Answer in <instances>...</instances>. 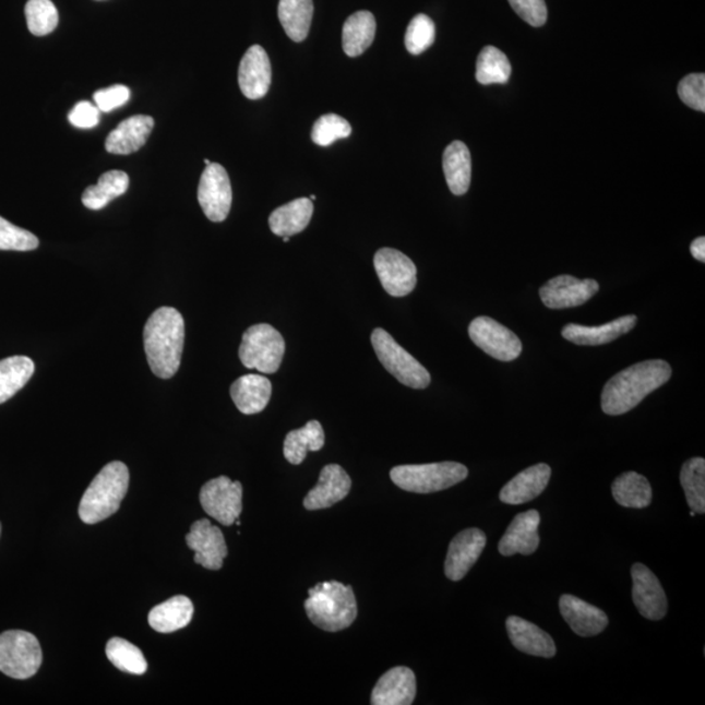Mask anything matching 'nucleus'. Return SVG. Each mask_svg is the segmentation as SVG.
<instances>
[{
  "mask_svg": "<svg viewBox=\"0 0 705 705\" xmlns=\"http://www.w3.org/2000/svg\"><path fill=\"white\" fill-rule=\"evenodd\" d=\"M671 378V368L662 359H649L618 372L605 384L601 407L608 416H621L633 410L652 392L662 387Z\"/></svg>",
  "mask_w": 705,
  "mask_h": 705,
  "instance_id": "1",
  "label": "nucleus"
},
{
  "mask_svg": "<svg viewBox=\"0 0 705 705\" xmlns=\"http://www.w3.org/2000/svg\"><path fill=\"white\" fill-rule=\"evenodd\" d=\"M183 347L181 312L172 308L153 312L144 327V349L153 374L162 379L175 377L181 366Z\"/></svg>",
  "mask_w": 705,
  "mask_h": 705,
  "instance_id": "2",
  "label": "nucleus"
},
{
  "mask_svg": "<svg viewBox=\"0 0 705 705\" xmlns=\"http://www.w3.org/2000/svg\"><path fill=\"white\" fill-rule=\"evenodd\" d=\"M304 609L315 626L330 633L350 628L358 614L355 592L350 585L338 582L319 583L310 588Z\"/></svg>",
  "mask_w": 705,
  "mask_h": 705,
  "instance_id": "3",
  "label": "nucleus"
},
{
  "mask_svg": "<svg viewBox=\"0 0 705 705\" xmlns=\"http://www.w3.org/2000/svg\"><path fill=\"white\" fill-rule=\"evenodd\" d=\"M130 485L129 468L112 462L95 477L79 505V516L85 524H97L116 514L121 507Z\"/></svg>",
  "mask_w": 705,
  "mask_h": 705,
  "instance_id": "4",
  "label": "nucleus"
},
{
  "mask_svg": "<svg viewBox=\"0 0 705 705\" xmlns=\"http://www.w3.org/2000/svg\"><path fill=\"white\" fill-rule=\"evenodd\" d=\"M467 477L468 468L455 462L401 465L391 470V480L396 487L417 494L450 489Z\"/></svg>",
  "mask_w": 705,
  "mask_h": 705,
  "instance_id": "5",
  "label": "nucleus"
},
{
  "mask_svg": "<svg viewBox=\"0 0 705 705\" xmlns=\"http://www.w3.org/2000/svg\"><path fill=\"white\" fill-rule=\"evenodd\" d=\"M371 344L383 368L398 382L415 390L428 389L431 383L429 371L417 359L395 342L387 331H372Z\"/></svg>",
  "mask_w": 705,
  "mask_h": 705,
  "instance_id": "6",
  "label": "nucleus"
},
{
  "mask_svg": "<svg viewBox=\"0 0 705 705\" xmlns=\"http://www.w3.org/2000/svg\"><path fill=\"white\" fill-rule=\"evenodd\" d=\"M284 355V337L272 325L255 324L244 332L239 347V359L244 368L275 374L280 369Z\"/></svg>",
  "mask_w": 705,
  "mask_h": 705,
  "instance_id": "7",
  "label": "nucleus"
},
{
  "mask_svg": "<svg viewBox=\"0 0 705 705\" xmlns=\"http://www.w3.org/2000/svg\"><path fill=\"white\" fill-rule=\"evenodd\" d=\"M43 664L41 645L26 631L11 630L0 635V671L15 680H28Z\"/></svg>",
  "mask_w": 705,
  "mask_h": 705,
  "instance_id": "8",
  "label": "nucleus"
},
{
  "mask_svg": "<svg viewBox=\"0 0 705 705\" xmlns=\"http://www.w3.org/2000/svg\"><path fill=\"white\" fill-rule=\"evenodd\" d=\"M469 337L478 348L498 361H514L523 351L521 338L489 316H478L470 323Z\"/></svg>",
  "mask_w": 705,
  "mask_h": 705,
  "instance_id": "9",
  "label": "nucleus"
},
{
  "mask_svg": "<svg viewBox=\"0 0 705 705\" xmlns=\"http://www.w3.org/2000/svg\"><path fill=\"white\" fill-rule=\"evenodd\" d=\"M242 483L222 476L213 478L201 491L202 507L218 523L230 527L242 512Z\"/></svg>",
  "mask_w": 705,
  "mask_h": 705,
  "instance_id": "10",
  "label": "nucleus"
},
{
  "mask_svg": "<svg viewBox=\"0 0 705 705\" xmlns=\"http://www.w3.org/2000/svg\"><path fill=\"white\" fill-rule=\"evenodd\" d=\"M379 280L390 296L401 298L410 295L417 285V267L402 251L384 248L374 256Z\"/></svg>",
  "mask_w": 705,
  "mask_h": 705,
  "instance_id": "11",
  "label": "nucleus"
},
{
  "mask_svg": "<svg viewBox=\"0 0 705 705\" xmlns=\"http://www.w3.org/2000/svg\"><path fill=\"white\" fill-rule=\"evenodd\" d=\"M198 201L211 222H225L231 208L232 191L224 166L211 164L205 168L199 183Z\"/></svg>",
  "mask_w": 705,
  "mask_h": 705,
  "instance_id": "12",
  "label": "nucleus"
},
{
  "mask_svg": "<svg viewBox=\"0 0 705 705\" xmlns=\"http://www.w3.org/2000/svg\"><path fill=\"white\" fill-rule=\"evenodd\" d=\"M600 285L592 278L578 280L570 275L551 278L540 289L541 301L549 309L562 310L577 308L594 298Z\"/></svg>",
  "mask_w": 705,
  "mask_h": 705,
  "instance_id": "13",
  "label": "nucleus"
},
{
  "mask_svg": "<svg viewBox=\"0 0 705 705\" xmlns=\"http://www.w3.org/2000/svg\"><path fill=\"white\" fill-rule=\"evenodd\" d=\"M633 576V600L635 607L649 621H660L668 613V598L657 576L647 565L635 563Z\"/></svg>",
  "mask_w": 705,
  "mask_h": 705,
  "instance_id": "14",
  "label": "nucleus"
},
{
  "mask_svg": "<svg viewBox=\"0 0 705 705\" xmlns=\"http://www.w3.org/2000/svg\"><path fill=\"white\" fill-rule=\"evenodd\" d=\"M485 547L487 535L481 529L461 531L450 543L444 564L445 576L452 582H461L481 557Z\"/></svg>",
  "mask_w": 705,
  "mask_h": 705,
  "instance_id": "15",
  "label": "nucleus"
},
{
  "mask_svg": "<svg viewBox=\"0 0 705 705\" xmlns=\"http://www.w3.org/2000/svg\"><path fill=\"white\" fill-rule=\"evenodd\" d=\"M186 542L195 551V562L204 569L217 571L223 567L224 560L228 557V547L222 529L212 525L207 518L191 525Z\"/></svg>",
  "mask_w": 705,
  "mask_h": 705,
  "instance_id": "16",
  "label": "nucleus"
},
{
  "mask_svg": "<svg viewBox=\"0 0 705 705\" xmlns=\"http://www.w3.org/2000/svg\"><path fill=\"white\" fill-rule=\"evenodd\" d=\"M540 523V512L536 510L515 516L502 540L499 541V553L504 557L534 554L540 547V535H538Z\"/></svg>",
  "mask_w": 705,
  "mask_h": 705,
  "instance_id": "17",
  "label": "nucleus"
},
{
  "mask_svg": "<svg viewBox=\"0 0 705 705\" xmlns=\"http://www.w3.org/2000/svg\"><path fill=\"white\" fill-rule=\"evenodd\" d=\"M272 82V69L267 55L261 45L246 51L238 70V83L244 97L261 99L267 95Z\"/></svg>",
  "mask_w": 705,
  "mask_h": 705,
  "instance_id": "18",
  "label": "nucleus"
},
{
  "mask_svg": "<svg viewBox=\"0 0 705 705\" xmlns=\"http://www.w3.org/2000/svg\"><path fill=\"white\" fill-rule=\"evenodd\" d=\"M351 489V480L340 465L330 464L321 471L314 489L303 499L306 510L316 511L332 507L347 498Z\"/></svg>",
  "mask_w": 705,
  "mask_h": 705,
  "instance_id": "19",
  "label": "nucleus"
},
{
  "mask_svg": "<svg viewBox=\"0 0 705 705\" xmlns=\"http://www.w3.org/2000/svg\"><path fill=\"white\" fill-rule=\"evenodd\" d=\"M417 682L414 671L397 667L381 677L372 690V705H409L415 702Z\"/></svg>",
  "mask_w": 705,
  "mask_h": 705,
  "instance_id": "20",
  "label": "nucleus"
},
{
  "mask_svg": "<svg viewBox=\"0 0 705 705\" xmlns=\"http://www.w3.org/2000/svg\"><path fill=\"white\" fill-rule=\"evenodd\" d=\"M560 609L571 630L582 637L601 634L609 624L605 611L572 595L561 597Z\"/></svg>",
  "mask_w": 705,
  "mask_h": 705,
  "instance_id": "21",
  "label": "nucleus"
},
{
  "mask_svg": "<svg viewBox=\"0 0 705 705\" xmlns=\"http://www.w3.org/2000/svg\"><path fill=\"white\" fill-rule=\"evenodd\" d=\"M505 629H507L512 645L523 654L545 658L557 655L553 637L536 624L525 621L521 617L511 616L505 621Z\"/></svg>",
  "mask_w": 705,
  "mask_h": 705,
  "instance_id": "22",
  "label": "nucleus"
},
{
  "mask_svg": "<svg viewBox=\"0 0 705 705\" xmlns=\"http://www.w3.org/2000/svg\"><path fill=\"white\" fill-rule=\"evenodd\" d=\"M155 128V119L148 116H134L124 119L106 138L105 148L112 155H131L142 150Z\"/></svg>",
  "mask_w": 705,
  "mask_h": 705,
  "instance_id": "23",
  "label": "nucleus"
},
{
  "mask_svg": "<svg viewBox=\"0 0 705 705\" xmlns=\"http://www.w3.org/2000/svg\"><path fill=\"white\" fill-rule=\"evenodd\" d=\"M551 468L548 464H537L529 467L505 483L501 490V501L505 504H523L534 501L548 488Z\"/></svg>",
  "mask_w": 705,
  "mask_h": 705,
  "instance_id": "24",
  "label": "nucleus"
},
{
  "mask_svg": "<svg viewBox=\"0 0 705 705\" xmlns=\"http://www.w3.org/2000/svg\"><path fill=\"white\" fill-rule=\"evenodd\" d=\"M637 323L636 315H626L616 319V321L598 325V327H587L581 324H567L562 331L565 340L585 347H597V345L609 344L617 340L618 337L628 335L631 330L635 328Z\"/></svg>",
  "mask_w": 705,
  "mask_h": 705,
  "instance_id": "25",
  "label": "nucleus"
},
{
  "mask_svg": "<svg viewBox=\"0 0 705 705\" xmlns=\"http://www.w3.org/2000/svg\"><path fill=\"white\" fill-rule=\"evenodd\" d=\"M230 396L241 414L258 415L267 408L272 396V383L263 375H243L231 384Z\"/></svg>",
  "mask_w": 705,
  "mask_h": 705,
  "instance_id": "26",
  "label": "nucleus"
},
{
  "mask_svg": "<svg viewBox=\"0 0 705 705\" xmlns=\"http://www.w3.org/2000/svg\"><path fill=\"white\" fill-rule=\"evenodd\" d=\"M314 213L310 198H299L271 213L270 228L278 237H291L308 228Z\"/></svg>",
  "mask_w": 705,
  "mask_h": 705,
  "instance_id": "27",
  "label": "nucleus"
},
{
  "mask_svg": "<svg viewBox=\"0 0 705 705\" xmlns=\"http://www.w3.org/2000/svg\"><path fill=\"white\" fill-rule=\"evenodd\" d=\"M443 171L452 194H467L471 181V157L463 142H452L443 153Z\"/></svg>",
  "mask_w": 705,
  "mask_h": 705,
  "instance_id": "28",
  "label": "nucleus"
},
{
  "mask_svg": "<svg viewBox=\"0 0 705 705\" xmlns=\"http://www.w3.org/2000/svg\"><path fill=\"white\" fill-rule=\"evenodd\" d=\"M194 617V604L186 596H176L152 609L148 621L157 633L170 634L184 629Z\"/></svg>",
  "mask_w": 705,
  "mask_h": 705,
  "instance_id": "29",
  "label": "nucleus"
},
{
  "mask_svg": "<svg viewBox=\"0 0 705 705\" xmlns=\"http://www.w3.org/2000/svg\"><path fill=\"white\" fill-rule=\"evenodd\" d=\"M377 22L374 15L369 11L352 13L344 24L343 49L345 55L351 58L363 55L374 41Z\"/></svg>",
  "mask_w": 705,
  "mask_h": 705,
  "instance_id": "30",
  "label": "nucleus"
},
{
  "mask_svg": "<svg viewBox=\"0 0 705 705\" xmlns=\"http://www.w3.org/2000/svg\"><path fill=\"white\" fill-rule=\"evenodd\" d=\"M130 178L128 172L122 170H110L99 177L96 186H89L84 191L82 202L86 208L99 211L106 207L115 199L126 194L129 190Z\"/></svg>",
  "mask_w": 705,
  "mask_h": 705,
  "instance_id": "31",
  "label": "nucleus"
},
{
  "mask_svg": "<svg viewBox=\"0 0 705 705\" xmlns=\"http://www.w3.org/2000/svg\"><path fill=\"white\" fill-rule=\"evenodd\" d=\"M314 3L312 0H280L278 2V20L286 35L295 43L304 41L309 35Z\"/></svg>",
  "mask_w": 705,
  "mask_h": 705,
  "instance_id": "32",
  "label": "nucleus"
},
{
  "mask_svg": "<svg viewBox=\"0 0 705 705\" xmlns=\"http://www.w3.org/2000/svg\"><path fill=\"white\" fill-rule=\"evenodd\" d=\"M324 442L321 422L310 421L302 429L292 430L286 435L284 456L292 465L302 464L308 452L322 450Z\"/></svg>",
  "mask_w": 705,
  "mask_h": 705,
  "instance_id": "33",
  "label": "nucleus"
},
{
  "mask_svg": "<svg viewBox=\"0 0 705 705\" xmlns=\"http://www.w3.org/2000/svg\"><path fill=\"white\" fill-rule=\"evenodd\" d=\"M35 362L29 357L15 356L0 361V404L9 402L23 390L35 374Z\"/></svg>",
  "mask_w": 705,
  "mask_h": 705,
  "instance_id": "34",
  "label": "nucleus"
},
{
  "mask_svg": "<svg viewBox=\"0 0 705 705\" xmlns=\"http://www.w3.org/2000/svg\"><path fill=\"white\" fill-rule=\"evenodd\" d=\"M611 493L616 502L626 509H647L652 502L650 483L636 471H628L618 477L611 487Z\"/></svg>",
  "mask_w": 705,
  "mask_h": 705,
  "instance_id": "35",
  "label": "nucleus"
},
{
  "mask_svg": "<svg viewBox=\"0 0 705 705\" xmlns=\"http://www.w3.org/2000/svg\"><path fill=\"white\" fill-rule=\"evenodd\" d=\"M511 63L503 51L487 46L478 56L476 79L482 85L505 84L511 76Z\"/></svg>",
  "mask_w": 705,
  "mask_h": 705,
  "instance_id": "36",
  "label": "nucleus"
},
{
  "mask_svg": "<svg viewBox=\"0 0 705 705\" xmlns=\"http://www.w3.org/2000/svg\"><path fill=\"white\" fill-rule=\"evenodd\" d=\"M681 485L686 494L690 509L696 514L705 512V461L703 457L690 458L681 470Z\"/></svg>",
  "mask_w": 705,
  "mask_h": 705,
  "instance_id": "37",
  "label": "nucleus"
},
{
  "mask_svg": "<svg viewBox=\"0 0 705 705\" xmlns=\"http://www.w3.org/2000/svg\"><path fill=\"white\" fill-rule=\"evenodd\" d=\"M106 656L116 668L126 673L142 676L148 669L142 650L122 637L110 638L106 645Z\"/></svg>",
  "mask_w": 705,
  "mask_h": 705,
  "instance_id": "38",
  "label": "nucleus"
},
{
  "mask_svg": "<svg viewBox=\"0 0 705 705\" xmlns=\"http://www.w3.org/2000/svg\"><path fill=\"white\" fill-rule=\"evenodd\" d=\"M25 17L29 32L37 37L50 35L59 23L58 10L51 0H29L25 5Z\"/></svg>",
  "mask_w": 705,
  "mask_h": 705,
  "instance_id": "39",
  "label": "nucleus"
},
{
  "mask_svg": "<svg viewBox=\"0 0 705 705\" xmlns=\"http://www.w3.org/2000/svg\"><path fill=\"white\" fill-rule=\"evenodd\" d=\"M435 41V24L429 16L416 15L405 33V48L414 56H420Z\"/></svg>",
  "mask_w": 705,
  "mask_h": 705,
  "instance_id": "40",
  "label": "nucleus"
},
{
  "mask_svg": "<svg viewBox=\"0 0 705 705\" xmlns=\"http://www.w3.org/2000/svg\"><path fill=\"white\" fill-rule=\"evenodd\" d=\"M351 134V126L340 116L325 115L318 119L311 131V139L318 145L328 146L338 139H347Z\"/></svg>",
  "mask_w": 705,
  "mask_h": 705,
  "instance_id": "41",
  "label": "nucleus"
},
{
  "mask_svg": "<svg viewBox=\"0 0 705 705\" xmlns=\"http://www.w3.org/2000/svg\"><path fill=\"white\" fill-rule=\"evenodd\" d=\"M39 246L38 238L33 232L0 217V250L33 251Z\"/></svg>",
  "mask_w": 705,
  "mask_h": 705,
  "instance_id": "42",
  "label": "nucleus"
},
{
  "mask_svg": "<svg viewBox=\"0 0 705 705\" xmlns=\"http://www.w3.org/2000/svg\"><path fill=\"white\" fill-rule=\"evenodd\" d=\"M678 96L689 108L705 111V75L704 73H691L682 79L678 85Z\"/></svg>",
  "mask_w": 705,
  "mask_h": 705,
  "instance_id": "43",
  "label": "nucleus"
},
{
  "mask_svg": "<svg viewBox=\"0 0 705 705\" xmlns=\"http://www.w3.org/2000/svg\"><path fill=\"white\" fill-rule=\"evenodd\" d=\"M509 2L525 23L536 28L547 24L548 9L545 0H509Z\"/></svg>",
  "mask_w": 705,
  "mask_h": 705,
  "instance_id": "44",
  "label": "nucleus"
},
{
  "mask_svg": "<svg viewBox=\"0 0 705 705\" xmlns=\"http://www.w3.org/2000/svg\"><path fill=\"white\" fill-rule=\"evenodd\" d=\"M131 92L126 85H112L110 88L97 91L93 95L97 108L104 112L112 111L129 103Z\"/></svg>",
  "mask_w": 705,
  "mask_h": 705,
  "instance_id": "45",
  "label": "nucleus"
},
{
  "mask_svg": "<svg viewBox=\"0 0 705 705\" xmlns=\"http://www.w3.org/2000/svg\"><path fill=\"white\" fill-rule=\"evenodd\" d=\"M99 119H101V110L97 108L96 104L89 101L76 104L69 115L70 123L84 130L96 128Z\"/></svg>",
  "mask_w": 705,
  "mask_h": 705,
  "instance_id": "46",
  "label": "nucleus"
},
{
  "mask_svg": "<svg viewBox=\"0 0 705 705\" xmlns=\"http://www.w3.org/2000/svg\"><path fill=\"white\" fill-rule=\"evenodd\" d=\"M691 254L696 259V261H700L702 263L705 262V238L700 237L696 238L693 243H691Z\"/></svg>",
  "mask_w": 705,
  "mask_h": 705,
  "instance_id": "47",
  "label": "nucleus"
},
{
  "mask_svg": "<svg viewBox=\"0 0 705 705\" xmlns=\"http://www.w3.org/2000/svg\"><path fill=\"white\" fill-rule=\"evenodd\" d=\"M204 164H205V166H208V165H211L212 163L210 162V159L205 158V159H204Z\"/></svg>",
  "mask_w": 705,
  "mask_h": 705,
  "instance_id": "48",
  "label": "nucleus"
},
{
  "mask_svg": "<svg viewBox=\"0 0 705 705\" xmlns=\"http://www.w3.org/2000/svg\"><path fill=\"white\" fill-rule=\"evenodd\" d=\"M289 239H290V237H283V241H284L285 243H286V242H289Z\"/></svg>",
  "mask_w": 705,
  "mask_h": 705,
  "instance_id": "49",
  "label": "nucleus"
},
{
  "mask_svg": "<svg viewBox=\"0 0 705 705\" xmlns=\"http://www.w3.org/2000/svg\"><path fill=\"white\" fill-rule=\"evenodd\" d=\"M310 201H311V202H315V201H316V196H315V195H311Z\"/></svg>",
  "mask_w": 705,
  "mask_h": 705,
  "instance_id": "50",
  "label": "nucleus"
},
{
  "mask_svg": "<svg viewBox=\"0 0 705 705\" xmlns=\"http://www.w3.org/2000/svg\"><path fill=\"white\" fill-rule=\"evenodd\" d=\"M690 515H691V516H693V517H695V516H696V512H695V511H691V514H690Z\"/></svg>",
  "mask_w": 705,
  "mask_h": 705,
  "instance_id": "51",
  "label": "nucleus"
},
{
  "mask_svg": "<svg viewBox=\"0 0 705 705\" xmlns=\"http://www.w3.org/2000/svg\"><path fill=\"white\" fill-rule=\"evenodd\" d=\"M0 534H2V524H0Z\"/></svg>",
  "mask_w": 705,
  "mask_h": 705,
  "instance_id": "52",
  "label": "nucleus"
}]
</instances>
